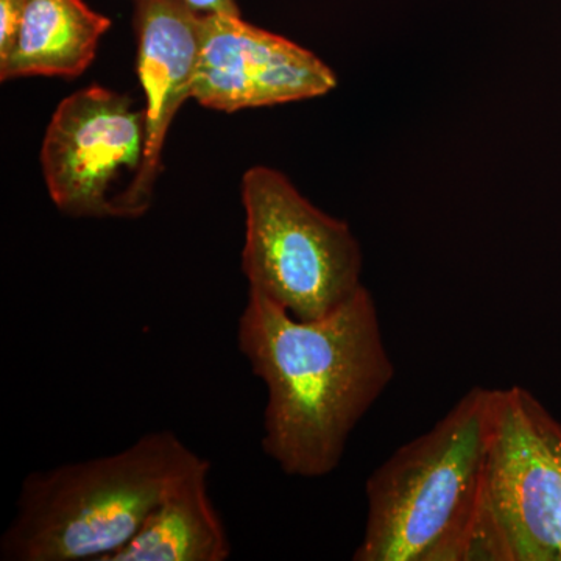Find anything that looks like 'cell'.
<instances>
[{
  "label": "cell",
  "mask_w": 561,
  "mask_h": 561,
  "mask_svg": "<svg viewBox=\"0 0 561 561\" xmlns=\"http://www.w3.org/2000/svg\"><path fill=\"white\" fill-rule=\"evenodd\" d=\"M238 346L267 391L262 449L291 478L337 470L351 434L397 373L365 286L313 320L249 290Z\"/></svg>",
  "instance_id": "obj_1"
},
{
  "label": "cell",
  "mask_w": 561,
  "mask_h": 561,
  "mask_svg": "<svg viewBox=\"0 0 561 561\" xmlns=\"http://www.w3.org/2000/svg\"><path fill=\"white\" fill-rule=\"evenodd\" d=\"M497 401L500 389L472 387L373 472L354 561H482Z\"/></svg>",
  "instance_id": "obj_2"
},
{
  "label": "cell",
  "mask_w": 561,
  "mask_h": 561,
  "mask_svg": "<svg viewBox=\"0 0 561 561\" xmlns=\"http://www.w3.org/2000/svg\"><path fill=\"white\" fill-rule=\"evenodd\" d=\"M28 0H0V61L9 57L20 33Z\"/></svg>",
  "instance_id": "obj_11"
},
{
  "label": "cell",
  "mask_w": 561,
  "mask_h": 561,
  "mask_svg": "<svg viewBox=\"0 0 561 561\" xmlns=\"http://www.w3.org/2000/svg\"><path fill=\"white\" fill-rule=\"evenodd\" d=\"M482 561H561V423L519 386L500 389Z\"/></svg>",
  "instance_id": "obj_5"
},
{
  "label": "cell",
  "mask_w": 561,
  "mask_h": 561,
  "mask_svg": "<svg viewBox=\"0 0 561 561\" xmlns=\"http://www.w3.org/2000/svg\"><path fill=\"white\" fill-rule=\"evenodd\" d=\"M184 2L190 3L192 9L201 11L203 14L224 13L241 16V11L234 0H184Z\"/></svg>",
  "instance_id": "obj_12"
},
{
  "label": "cell",
  "mask_w": 561,
  "mask_h": 561,
  "mask_svg": "<svg viewBox=\"0 0 561 561\" xmlns=\"http://www.w3.org/2000/svg\"><path fill=\"white\" fill-rule=\"evenodd\" d=\"M337 87L334 70L294 41L241 16H202L192 99L205 108L236 111L308 101Z\"/></svg>",
  "instance_id": "obj_7"
},
{
  "label": "cell",
  "mask_w": 561,
  "mask_h": 561,
  "mask_svg": "<svg viewBox=\"0 0 561 561\" xmlns=\"http://www.w3.org/2000/svg\"><path fill=\"white\" fill-rule=\"evenodd\" d=\"M206 459L187 472L150 513L138 534L108 561H225L227 527L209 494Z\"/></svg>",
  "instance_id": "obj_9"
},
{
  "label": "cell",
  "mask_w": 561,
  "mask_h": 561,
  "mask_svg": "<svg viewBox=\"0 0 561 561\" xmlns=\"http://www.w3.org/2000/svg\"><path fill=\"white\" fill-rule=\"evenodd\" d=\"M205 460L164 430L119 453L33 471L0 538V560L108 561L168 491Z\"/></svg>",
  "instance_id": "obj_3"
},
{
  "label": "cell",
  "mask_w": 561,
  "mask_h": 561,
  "mask_svg": "<svg viewBox=\"0 0 561 561\" xmlns=\"http://www.w3.org/2000/svg\"><path fill=\"white\" fill-rule=\"evenodd\" d=\"M111 21L83 0H28L16 43L0 61V80L84 72Z\"/></svg>",
  "instance_id": "obj_10"
},
{
  "label": "cell",
  "mask_w": 561,
  "mask_h": 561,
  "mask_svg": "<svg viewBox=\"0 0 561 561\" xmlns=\"http://www.w3.org/2000/svg\"><path fill=\"white\" fill-rule=\"evenodd\" d=\"M147 130L133 99L91 84L55 110L41 149L51 202L70 217H117L142 168Z\"/></svg>",
  "instance_id": "obj_6"
},
{
  "label": "cell",
  "mask_w": 561,
  "mask_h": 561,
  "mask_svg": "<svg viewBox=\"0 0 561 561\" xmlns=\"http://www.w3.org/2000/svg\"><path fill=\"white\" fill-rule=\"evenodd\" d=\"M249 290L301 320L320 319L364 284L362 250L346 221L313 206L284 173L256 165L242 179Z\"/></svg>",
  "instance_id": "obj_4"
},
{
  "label": "cell",
  "mask_w": 561,
  "mask_h": 561,
  "mask_svg": "<svg viewBox=\"0 0 561 561\" xmlns=\"http://www.w3.org/2000/svg\"><path fill=\"white\" fill-rule=\"evenodd\" d=\"M201 11L184 0H138V76L146 95V154L138 176L117 203V219L140 217L150 208L161 172L165 136L184 102L192 99L198 51Z\"/></svg>",
  "instance_id": "obj_8"
}]
</instances>
